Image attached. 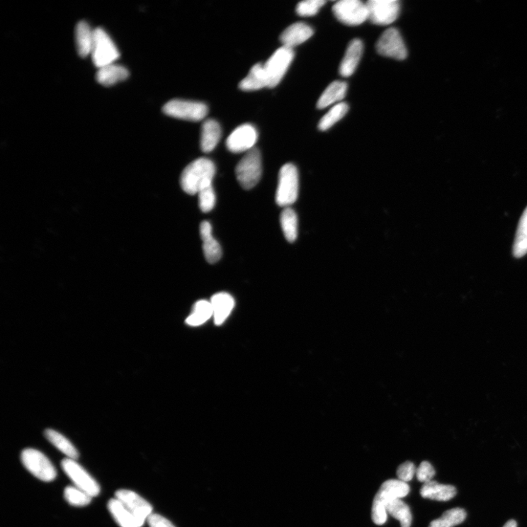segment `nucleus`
<instances>
[{
  "instance_id": "obj_1",
  "label": "nucleus",
  "mask_w": 527,
  "mask_h": 527,
  "mask_svg": "<svg viewBox=\"0 0 527 527\" xmlns=\"http://www.w3.org/2000/svg\"><path fill=\"white\" fill-rule=\"evenodd\" d=\"M215 174V166L211 160L206 158L198 159L183 171L181 187L190 195L198 194L204 188L212 186Z\"/></svg>"
},
{
  "instance_id": "obj_2",
  "label": "nucleus",
  "mask_w": 527,
  "mask_h": 527,
  "mask_svg": "<svg viewBox=\"0 0 527 527\" xmlns=\"http://www.w3.org/2000/svg\"><path fill=\"white\" fill-rule=\"evenodd\" d=\"M409 493L407 482L400 480H389L381 486L373 499L371 517L378 525L384 524L387 518V507L392 501L403 498Z\"/></svg>"
},
{
  "instance_id": "obj_3",
  "label": "nucleus",
  "mask_w": 527,
  "mask_h": 527,
  "mask_svg": "<svg viewBox=\"0 0 527 527\" xmlns=\"http://www.w3.org/2000/svg\"><path fill=\"white\" fill-rule=\"evenodd\" d=\"M299 177L296 166L287 164L282 166L278 175L276 203L280 207L288 208L298 199Z\"/></svg>"
},
{
  "instance_id": "obj_4",
  "label": "nucleus",
  "mask_w": 527,
  "mask_h": 527,
  "mask_svg": "<svg viewBox=\"0 0 527 527\" xmlns=\"http://www.w3.org/2000/svg\"><path fill=\"white\" fill-rule=\"evenodd\" d=\"M237 179L246 190L253 188L261 177V157L259 150L254 147L246 152L236 167Z\"/></svg>"
},
{
  "instance_id": "obj_5",
  "label": "nucleus",
  "mask_w": 527,
  "mask_h": 527,
  "mask_svg": "<svg viewBox=\"0 0 527 527\" xmlns=\"http://www.w3.org/2000/svg\"><path fill=\"white\" fill-rule=\"evenodd\" d=\"M295 57L293 49L283 47L263 64L268 88L276 86L287 73Z\"/></svg>"
},
{
  "instance_id": "obj_6",
  "label": "nucleus",
  "mask_w": 527,
  "mask_h": 527,
  "mask_svg": "<svg viewBox=\"0 0 527 527\" xmlns=\"http://www.w3.org/2000/svg\"><path fill=\"white\" fill-rule=\"evenodd\" d=\"M21 460L25 468L42 481L51 482L57 477V471L50 460L39 450L26 449L21 454Z\"/></svg>"
},
{
  "instance_id": "obj_7",
  "label": "nucleus",
  "mask_w": 527,
  "mask_h": 527,
  "mask_svg": "<svg viewBox=\"0 0 527 527\" xmlns=\"http://www.w3.org/2000/svg\"><path fill=\"white\" fill-rule=\"evenodd\" d=\"M91 55L94 64L101 69L115 63L120 57V52L108 33L98 28L94 30V42Z\"/></svg>"
},
{
  "instance_id": "obj_8",
  "label": "nucleus",
  "mask_w": 527,
  "mask_h": 527,
  "mask_svg": "<svg viewBox=\"0 0 527 527\" xmlns=\"http://www.w3.org/2000/svg\"><path fill=\"white\" fill-rule=\"evenodd\" d=\"M163 111L174 118L197 122L205 118L208 108L201 102L174 99L164 105Z\"/></svg>"
},
{
  "instance_id": "obj_9",
  "label": "nucleus",
  "mask_w": 527,
  "mask_h": 527,
  "mask_svg": "<svg viewBox=\"0 0 527 527\" xmlns=\"http://www.w3.org/2000/svg\"><path fill=\"white\" fill-rule=\"evenodd\" d=\"M61 466L64 472L72 480L75 487L93 498L100 494L101 489L98 483L76 463V460L65 458L62 460Z\"/></svg>"
},
{
  "instance_id": "obj_10",
  "label": "nucleus",
  "mask_w": 527,
  "mask_h": 527,
  "mask_svg": "<svg viewBox=\"0 0 527 527\" xmlns=\"http://www.w3.org/2000/svg\"><path fill=\"white\" fill-rule=\"evenodd\" d=\"M334 14L341 23L357 26L368 19L366 4L360 0H340L333 6Z\"/></svg>"
},
{
  "instance_id": "obj_11",
  "label": "nucleus",
  "mask_w": 527,
  "mask_h": 527,
  "mask_svg": "<svg viewBox=\"0 0 527 527\" xmlns=\"http://www.w3.org/2000/svg\"><path fill=\"white\" fill-rule=\"evenodd\" d=\"M368 19L378 26H388L397 19L400 13L398 0H369L366 3Z\"/></svg>"
},
{
  "instance_id": "obj_12",
  "label": "nucleus",
  "mask_w": 527,
  "mask_h": 527,
  "mask_svg": "<svg viewBox=\"0 0 527 527\" xmlns=\"http://www.w3.org/2000/svg\"><path fill=\"white\" fill-rule=\"evenodd\" d=\"M378 52L395 60H403L407 57V50L401 33L397 28L385 30L378 40Z\"/></svg>"
},
{
  "instance_id": "obj_13",
  "label": "nucleus",
  "mask_w": 527,
  "mask_h": 527,
  "mask_svg": "<svg viewBox=\"0 0 527 527\" xmlns=\"http://www.w3.org/2000/svg\"><path fill=\"white\" fill-rule=\"evenodd\" d=\"M115 498L137 518L143 526L147 518L152 514V505L136 492L127 489L116 492Z\"/></svg>"
},
{
  "instance_id": "obj_14",
  "label": "nucleus",
  "mask_w": 527,
  "mask_h": 527,
  "mask_svg": "<svg viewBox=\"0 0 527 527\" xmlns=\"http://www.w3.org/2000/svg\"><path fill=\"white\" fill-rule=\"evenodd\" d=\"M258 139L256 128L250 124L237 128L227 140V147L234 153L249 152L254 148Z\"/></svg>"
},
{
  "instance_id": "obj_15",
  "label": "nucleus",
  "mask_w": 527,
  "mask_h": 527,
  "mask_svg": "<svg viewBox=\"0 0 527 527\" xmlns=\"http://www.w3.org/2000/svg\"><path fill=\"white\" fill-rule=\"evenodd\" d=\"M314 35V30L303 22H297L285 29L280 35L283 47L293 49L309 40Z\"/></svg>"
},
{
  "instance_id": "obj_16",
  "label": "nucleus",
  "mask_w": 527,
  "mask_h": 527,
  "mask_svg": "<svg viewBox=\"0 0 527 527\" xmlns=\"http://www.w3.org/2000/svg\"><path fill=\"white\" fill-rule=\"evenodd\" d=\"M363 45L360 39L351 40L341 62L339 73L344 77L353 75L363 55Z\"/></svg>"
},
{
  "instance_id": "obj_17",
  "label": "nucleus",
  "mask_w": 527,
  "mask_h": 527,
  "mask_svg": "<svg viewBox=\"0 0 527 527\" xmlns=\"http://www.w3.org/2000/svg\"><path fill=\"white\" fill-rule=\"evenodd\" d=\"M215 324H223L228 318L234 307V300L228 293L215 294L211 299Z\"/></svg>"
},
{
  "instance_id": "obj_18",
  "label": "nucleus",
  "mask_w": 527,
  "mask_h": 527,
  "mask_svg": "<svg viewBox=\"0 0 527 527\" xmlns=\"http://www.w3.org/2000/svg\"><path fill=\"white\" fill-rule=\"evenodd\" d=\"M200 234L203 242V251L206 259L210 264L217 262L222 256L221 246L213 237L212 227L208 222H203L200 225Z\"/></svg>"
},
{
  "instance_id": "obj_19",
  "label": "nucleus",
  "mask_w": 527,
  "mask_h": 527,
  "mask_svg": "<svg viewBox=\"0 0 527 527\" xmlns=\"http://www.w3.org/2000/svg\"><path fill=\"white\" fill-rule=\"evenodd\" d=\"M107 507L120 527H142L134 514L117 498L110 499Z\"/></svg>"
},
{
  "instance_id": "obj_20",
  "label": "nucleus",
  "mask_w": 527,
  "mask_h": 527,
  "mask_svg": "<svg viewBox=\"0 0 527 527\" xmlns=\"http://www.w3.org/2000/svg\"><path fill=\"white\" fill-rule=\"evenodd\" d=\"M128 76L129 72L124 66L113 63L98 69L96 78L100 84L110 86L125 81Z\"/></svg>"
},
{
  "instance_id": "obj_21",
  "label": "nucleus",
  "mask_w": 527,
  "mask_h": 527,
  "mask_svg": "<svg viewBox=\"0 0 527 527\" xmlns=\"http://www.w3.org/2000/svg\"><path fill=\"white\" fill-rule=\"evenodd\" d=\"M76 44L81 57L91 55L94 42V30L86 21H80L76 28Z\"/></svg>"
},
{
  "instance_id": "obj_22",
  "label": "nucleus",
  "mask_w": 527,
  "mask_h": 527,
  "mask_svg": "<svg viewBox=\"0 0 527 527\" xmlns=\"http://www.w3.org/2000/svg\"><path fill=\"white\" fill-rule=\"evenodd\" d=\"M456 494L457 490L453 486L441 484L434 480L424 483L421 489V495L424 498L441 502L449 501Z\"/></svg>"
},
{
  "instance_id": "obj_23",
  "label": "nucleus",
  "mask_w": 527,
  "mask_h": 527,
  "mask_svg": "<svg viewBox=\"0 0 527 527\" xmlns=\"http://www.w3.org/2000/svg\"><path fill=\"white\" fill-rule=\"evenodd\" d=\"M222 137V128L214 120H206L202 127L201 148L205 152H212Z\"/></svg>"
},
{
  "instance_id": "obj_24",
  "label": "nucleus",
  "mask_w": 527,
  "mask_h": 527,
  "mask_svg": "<svg viewBox=\"0 0 527 527\" xmlns=\"http://www.w3.org/2000/svg\"><path fill=\"white\" fill-rule=\"evenodd\" d=\"M347 84L344 81H335L329 84L323 92L317 102V108H324L341 101L346 94Z\"/></svg>"
},
{
  "instance_id": "obj_25",
  "label": "nucleus",
  "mask_w": 527,
  "mask_h": 527,
  "mask_svg": "<svg viewBox=\"0 0 527 527\" xmlns=\"http://www.w3.org/2000/svg\"><path fill=\"white\" fill-rule=\"evenodd\" d=\"M265 87H268L267 80L261 63L253 66L248 76L239 83L240 89L244 91H256Z\"/></svg>"
},
{
  "instance_id": "obj_26",
  "label": "nucleus",
  "mask_w": 527,
  "mask_h": 527,
  "mask_svg": "<svg viewBox=\"0 0 527 527\" xmlns=\"http://www.w3.org/2000/svg\"><path fill=\"white\" fill-rule=\"evenodd\" d=\"M48 441L60 451L68 457V458L76 460L79 458V452L74 445L63 435L53 429H47L44 432Z\"/></svg>"
},
{
  "instance_id": "obj_27",
  "label": "nucleus",
  "mask_w": 527,
  "mask_h": 527,
  "mask_svg": "<svg viewBox=\"0 0 527 527\" xmlns=\"http://www.w3.org/2000/svg\"><path fill=\"white\" fill-rule=\"evenodd\" d=\"M280 225L285 239L293 243L298 237V216L290 208H285L280 215Z\"/></svg>"
},
{
  "instance_id": "obj_28",
  "label": "nucleus",
  "mask_w": 527,
  "mask_h": 527,
  "mask_svg": "<svg viewBox=\"0 0 527 527\" xmlns=\"http://www.w3.org/2000/svg\"><path fill=\"white\" fill-rule=\"evenodd\" d=\"M212 316L211 302L207 300H200L194 305L193 311L187 318L186 323L191 326H199L206 322Z\"/></svg>"
},
{
  "instance_id": "obj_29",
  "label": "nucleus",
  "mask_w": 527,
  "mask_h": 527,
  "mask_svg": "<svg viewBox=\"0 0 527 527\" xmlns=\"http://www.w3.org/2000/svg\"><path fill=\"white\" fill-rule=\"evenodd\" d=\"M467 518L463 509L455 508L445 512L441 518L431 522L429 527H453L463 523Z\"/></svg>"
},
{
  "instance_id": "obj_30",
  "label": "nucleus",
  "mask_w": 527,
  "mask_h": 527,
  "mask_svg": "<svg viewBox=\"0 0 527 527\" xmlns=\"http://www.w3.org/2000/svg\"><path fill=\"white\" fill-rule=\"evenodd\" d=\"M527 254V208L523 211L518 226L514 245V255L521 258Z\"/></svg>"
},
{
  "instance_id": "obj_31",
  "label": "nucleus",
  "mask_w": 527,
  "mask_h": 527,
  "mask_svg": "<svg viewBox=\"0 0 527 527\" xmlns=\"http://www.w3.org/2000/svg\"><path fill=\"white\" fill-rule=\"evenodd\" d=\"M387 514L399 520L402 527H410L412 523V514L408 505L400 499L390 502L387 507Z\"/></svg>"
},
{
  "instance_id": "obj_32",
  "label": "nucleus",
  "mask_w": 527,
  "mask_h": 527,
  "mask_svg": "<svg viewBox=\"0 0 527 527\" xmlns=\"http://www.w3.org/2000/svg\"><path fill=\"white\" fill-rule=\"evenodd\" d=\"M348 106L346 103H339L334 106L329 111L322 117L319 123L318 128L324 131L331 128L337 122L341 120L348 113Z\"/></svg>"
},
{
  "instance_id": "obj_33",
  "label": "nucleus",
  "mask_w": 527,
  "mask_h": 527,
  "mask_svg": "<svg viewBox=\"0 0 527 527\" xmlns=\"http://www.w3.org/2000/svg\"><path fill=\"white\" fill-rule=\"evenodd\" d=\"M64 497L72 506L84 507L92 501V497L76 487L69 486L64 491Z\"/></svg>"
},
{
  "instance_id": "obj_34",
  "label": "nucleus",
  "mask_w": 527,
  "mask_h": 527,
  "mask_svg": "<svg viewBox=\"0 0 527 527\" xmlns=\"http://www.w3.org/2000/svg\"><path fill=\"white\" fill-rule=\"evenodd\" d=\"M326 3L325 0H306L298 4L296 11L300 16H314Z\"/></svg>"
},
{
  "instance_id": "obj_35",
  "label": "nucleus",
  "mask_w": 527,
  "mask_h": 527,
  "mask_svg": "<svg viewBox=\"0 0 527 527\" xmlns=\"http://www.w3.org/2000/svg\"><path fill=\"white\" fill-rule=\"evenodd\" d=\"M198 195H199V203L202 211L204 212L211 211L215 205V194L212 186L204 188Z\"/></svg>"
},
{
  "instance_id": "obj_36",
  "label": "nucleus",
  "mask_w": 527,
  "mask_h": 527,
  "mask_svg": "<svg viewBox=\"0 0 527 527\" xmlns=\"http://www.w3.org/2000/svg\"><path fill=\"white\" fill-rule=\"evenodd\" d=\"M435 474L434 468L428 461H424L416 470L417 480L424 483L431 481Z\"/></svg>"
},
{
  "instance_id": "obj_37",
  "label": "nucleus",
  "mask_w": 527,
  "mask_h": 527,
  "mask_svg": "<svg viewBox=\"0 0 527 527\" xmlns=\"http://www.w3.org/2000/svg\"><path fill=\"white\" fill-rule=\"evenodd\" d=\"M416 468L414 465L410 461L402 464L400 466L397 470V476L399 480L403 482H407L412 480L414 475L416 474Z\"/></svg>"
},
{
  "instance_id": "obj_38",
  "label": "nucleus",
  "mask_w": 527,
  "mask_h": 527,
  "mask_svg": "<svg viewBox=\"0 0 527 527\" xmlns=\"http://www.w3.org/2000/svg\"><path fill=\"white\" fill-rule=\"evenodd\" d=\"M147 522L149 527H176L169 520L157 514H152Z\"/></svg>"
},
{
  "instance_id": "obj_39",
  "label": "nucleus",
  "mask_w": 527,
  "mask_h": 527,
  "mask_svg": "<svg viewBox=\"0 0 527 527\" xmlns=\"http://www.w3.org/2000/svg\"><path fill=\"white\" fill-rule=\"evenodd\" d=\"M518 524L517 522L514 520H509L506 523H505L503 527H517Z\"/></svg>"
}]
</instances>
